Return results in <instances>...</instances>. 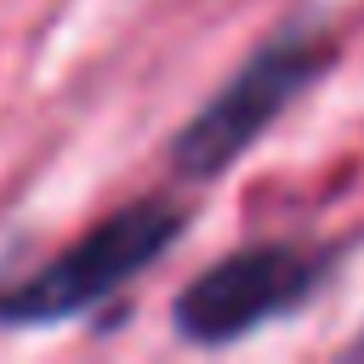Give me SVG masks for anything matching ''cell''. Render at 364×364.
I'll list each match as a JSON object with an SVG mask.
<instances>
[{
	"label": "cell",
	"instance_id": "obj_1",
	"mask_svg": "<svg viewBox=\"0 0 364 364\" xmlns=\"http://www.w3.org/2000/svg\"><path fill=\"white\" fill-rule=\"evenodd\" d=\"M188 228V205L171 193H142L108 216H97L85 233H74L57 256L28 267L23 279L0 284V324L34 330L80 318L102 301H114L136 273H148Z\"/></svg>",
	"mask_w": 364,
	"mask_h": 364
},
{
	"label": "cell",
	"instance_id": "obj_3",
	"mask_svg": "<svg viewBox=\"0 0 364 364\" xmlns=\"http://www.w3.org/2000/svg\"><path fill=\"white\" fill-rule=\"evenodd\" d=\"M330 279V250L307 239H250L205 262L171 301V324L193 347H228L250 330L290 318Z\"/></svg>",
	"mask_w": 364,
	"mask_h": 364
},
{
	"label": "cell",
	"instance_id": "obj_4",
	"mask_svg": "<svg viewBox=\"0 0 364 364\" xmlns=\"http://www.w3.org/2000/svg\"><path fill=\"white\" fill-rule=\"evenodd\" d=\"M353 353H358V358H364V336H358V341H353Z\"/></svg>",
	"mask_w": 364,
	"mask_h": 364
},
{
	"label": "cell",
	"instance_id": "obj_2",
	"mask_svg": "<svg viewBox=\"0 0 364 364\" xmlns=\"http://www.w3.org/2000/svg\"><path fill=\"white\" fill-rule=\"evenodd\" d=\"M336 63V40L324 23H290L279 34H267L222 85L216 97L182 119V131L171 136V165L176 176L188 182H210L222 171H233L256 142L262 131L290 114V102Z\"/></svg>",
	"mask_w": 364,
	"mask_h": 364
}]
</instances>
